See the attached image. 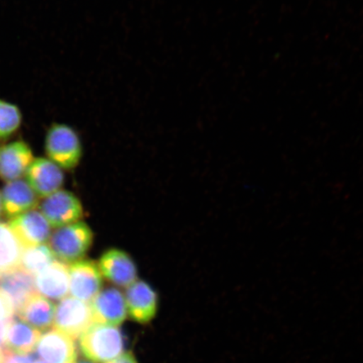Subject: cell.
<instances>
[{"label": "cell", "mask_w": 363, "mask_h": 363, "mask_svg": "<svg viewBox=\"0 0 363 363\" xmlns=\"http://www.w3.org/2000/svg\"><path fill=\"white\" fill-rule=\"evenodd\" d=\"M56 306L50 299L38 293L27 299L16 315L38 330H48L52 328L55 316Z\"/></svg>", "instance_id": "e0dca14e"}, {"label": "cell", "mask_w": 363, "mask_h": 363, "mask_svg": "<svg viewBox=\"0 0 363 363\" xmlns=\"http://www.w3.org/2000/svg\"><path fill=\"white\" fill-rule=\"evenodd\" d=\"M127 313L134 321L147 324L157 315L158 296L151 285L138 280L126 289L125 294Z\"/></svg>", "instance_id": "30bf717a"}, {"label": "cell", "mask_w": 363, "mask_h": 363, "mask_svg": "<svg viewBox=\"0 0 363 363\" xmlns=\"http://www.w3.org/2000/svg\"><path fill=\"white\" fill-rule=\"evenodd\" d=\"M23 250L10 226L0 222V274L20 267Z\"/></svg>", "instance_id": "d6986e66"}, {"label": "cell", "mask_w": 363, "mask_h": 363, "mask_svg": "<svg viewBox=\"0 0 363 363\" xmlns=\"http://www.w3.org/2000/svg\"><path fill=\"white\" fill-rule=\"evenodd\" d=\"M104 277L97 262L83 259L69 266V293L72 297L89 303L102 291Z\"/></svg>", "instance_id": "8992f818"}, {"label": "cell", "mask_w": 363, "mask_h": 363, "mask_svg": "<svg viewBox=\"0 0 363 363\" xmlns=\"http://www.w3.org/2000/svg\"><path fill=\"white\" fill-rule=\"evenodd\" d=\"M15 314L10 298L0 290V321L11 320Z\"/></svg>", "instance_id": "603a6c76"}, {"label": "cell", "mask_w": 363, "mask_h": 363, "mask_svg": "<svg viewBox=\"0 0 363 363\" xmlns=\"http://www.w3.org/2000/svg\"><path fill=\"white\" fill-rule=\"evenodd\" d=\"M76 363H95V362H91L89 360H79V361H77Z\"/></svg>", "instance_id": "83f0119b"}, {"label": "cell", "mask_w": 363, "mask_h": 363, "mask_svg": "<svg viewBox=\"0 0 363 363\" xmlns=\"http://www.w3.org/2000/svg\"><path fill=\"white\" fill-rule=\"evenodd\" d=\"M40 210L49 225L57 229L75 223L84 216L83 204L79 199L62 189L45 198Z\"/></svg>", "instance_id": "5b68a950"}, {"label": "cell", "mask_w": 363, "mask_h": 363, "mask_svg": "<svg viewBox=\"0 0 363 363\" xmlns=\"http://www.w3.org/2000/svg\"><path fill=\"white\" fill-rule=\"evenodd\" d=\"M45 149L50 160L67 170L79 164L84 153L79 133L72 126L63 123H53L49 127Z\"/></svg>", "instance_id": "3957f363"}, {"label": "cell", "mask_w": 363, "mask_h": 363, "mask_svg": "<svg viewBox=\"0 0 363 363\" xmlns=\"http://www.w3.org/2000/svg\"><path fill=\"white\" fill-rule=\"evenodd\" d=\"M3 211L6 217L16 218L38 206V195L24 180L9 182L2 192Z\"/></svg>", "instance_id": "9a60e30c"}, {"label": "cell", "mask_w": 363, "mask_h": 363, "mask_svg": "<svg viewBox=\"0 0 363 363\" xmlns=\"http://www.w3.org/2000/svg\"><path fill=\"white\" fill-rule=\"evenodd\" d=\"M26 178L40 198L56 193L65 184V174L61 167L50 159L43 157L34 159L26 172Z\"/></svg>", "instance_id": "7c38bea8"}, {"label": "cell", "mask_w": 363, "mask_h": 363, "mask_svg": "<svg viewBox=\"0 0 363 363\" xmlns=\"http://www.w3.org/2000/svg\"><path fill=\"white\" fill-rule=\"evenodd\" d=\"M9 226L24 249L45 244L52 235L48 221L34 210L13 218Z\"/></svg>", "instance_id": "ba28073f"}, {"label": "cell", "mask_w": 363, "mask_h": 363, "mask_svg": "<svg viewBox=\"0 0 363 363\" xmlns=\"http://www.w3.org/2000/svg\"><path fill=\"white\" fill-rule=\"evenodd\" d=\"M106 363H138L135 356L131 352H124L121 356Z\"/></svg>", "instance_id": "d4e9b609"}, {"label": "cell", "mask_w": 363, "mask_h": 363, "mask_svg": "<svg viewBox=\"0 0 363 363\" xmlns=\"http://www.w3.org/2000/svg\"><path fill=\"white\" fill-rule=\"evenodd\" d=\"M93 324L92 312L89 303L67 296L56 306L53 322L55 329L69 335L74 340L79 338Z\"/></svg>", "instance_id": "277c9868"}, {"label": "cell", "mask_w": 363, "mask_h": 363, "mask_svg": "<svg viewBox=\"0 0 363 363\" xmlns=\"http://www.w3.org/2000/svg\"><path fill=\"white\" fill-rule=\"evenodd\" d=\"M3 363H34L36 360L35 356L31 354H23L12 352L10 350H4Z\"/></svg>", "instance_id": "7402d4cb"}, {"label": "cell", "mask_w": 363, "mask_h": 363, "mask_svg": "<svg viewBox=\"0 0 363 363\" xmlns=\"http://www.w3.org/2000/svg\"><path fill=\"white\" fill-rule=\"evenodd\" d=\"M40 335V330L13 318L7 330L6 349L18 353H30L35 349Z\"/></svg>", "instance_id": "ac0fdd59"}, {"label": "cell", "mask_w": 363, "mask_h": 363, "mask_svg": "<svg viewBox=\"0 0 363 363\" xmlns=\"http://www.w3.org/2000/svg\"><path fill=\"white\" fill-rule=\"evenodd\" d=\"M4 360V352L2 349H0V363H3Z\"/></svg>", "instance_id": "4316f807"}, {"label": "cell", "mask_w": 363, "mask_h": 363, "mask_svg": "<svg viewBox=\"0 0 363 363\" xmlns=\"http://www.w3.org/2000/svg\"><path fill=\"white\" fill-rule=\"evenodd\" d=\"M94 242L92 229L84 221L57 228L49 240V247L54 256L66 263H72L84 259Z\"/></svg>", "instance_id": "7a4b0ae2"}, {"label": "cell", "mask_w": 363, "mask_h": 363, "mask_svg": "<svg viewBox=\"0 0 363 363\" xmlns=\"http://www.w3.org/2000/svg\"><path fill=\"white\" fill-rule=\"evenodd\" d=\"M0 290L10 298L16 314L36 292L35 277L18 267L0 274Z\"/></svg>", "instance_id": "2e32d148"}, {"label": "cell", "mask_w": 363, "mask_h": 363, "mask_svg": "<svg viewBox=\"0 0 363 363\" xmlns=\"http://www.w3.org/2000/svg\"><path fill=\"white\" fill-rule=\"evenodd\" d=\"M123 334L117 326L94 323L79 337L82 354L94 362H110L124 353Z\"/></svg>", "instance_id": "6da1fadb"}, {"label": "cell", "mask_w": 363, "mask_h": 363, "mask_svg": "<svg viewBox=\"0 0 363 363\" xmlns=\"http://www.w3.org/2000/svg\"><path fill=\"white\" fill-rule=\"evenodd\" d=\"M33 161V151L23 140L6 145L0 149V179L6 182L19 179Z\"/></svg>", "instance_id": "5bb4252c"}, {"label": "cell", "mask_w": 363, "mask_h": 363, "mask_svg": "<svg viewBox=\"0 0 363 363\" xmlns=\"http://www.w3.org/2000/svg\"><path fill=\"white\" fill-rule=\"evenodd\" d=\"M104 278L119 287L128 288L138 280V267L128 253L111 248L104 252L98 262Z\"/></svg>", "instance_id": "52a82bcc"}, {"label": "cell", "mask_w": 363, "mask_h": 363, "mask_svg": "<svg viewBox=\"0 0 363 363\" xmlns=\"http://www.w3.org/2000/svg\"><path fill=\"white\" fill-rule=\"evenodd\" d=\"M22 123L20 108L16 104L0 99V139L10 138Z\"/></svg>", "instance_id": "44dd1931"}, {"label": "cell", "mask_w": 363, "mask_h": 363, "mask_svg": "<svg viewBox=\"0 0 363 363\" xmlns=\"http://www.w3.org/2000/svg\"><path fill=\"white\" fill-rule=\"evenodd\" d=\"M89 303L92 312L94 323L118 328L126 319L127 308L125 295L115 288L102 290Z\"/></svg>", "instance_id": "9c48e42d"}, {"label": "cell", "mask_w": 363, "mask_h": 363, "mask_svg": "<svg viewBox=\"0 0 363 363\" xmlns=\"http://www.w3.org/2000/svg\"><path fill=\"white\" fill-rule=\"evenodd\" d=\"M34 363H48L47 362L40 361V360H35Z\"/></svg>", "instance_id": "f1b7e54d"}, {"label": "cell", "mask_w": 363, "mask_h": 363, "mask_svg": "<svg viewBox=\"0 0 363 363\" xmlns=\"http://www.w3.org/2000/svg\"><path fill=\"white\" fill-rule=\"evenodd\" d=\"M3 212V203H2V195L0 194V216H1Z\"/></svg>", "instance_id": "484cf974"}, {"label": "cell", "mask_w": 363, "mask_h": 363, "mask_svg": "<svg viewBox=\"0 0 363 363\" xmlns=\"http://www.w3.org/2000/svg\"><path fill=\"white\" fill-rule=\"evenodd\" d=\"M36 292L52 301H62L69 294V267L60 261L51 264L35 276Z\"/></svg>", "instance_id": "4fadbf2b"}, {"label": "cell", "mask_w": 363, "mask_h": 363, "mask_svg": "<svg viewBox=\"0 0 363 363\" xmlns=\"http://www.w3.org/2000/svg\"><path fill=\"white\" fill-rule=\"evenodd\" d=\"M36 354L48 363H76L78 361L74 340L57 329L40 335Z\"/></svg>", "instance_id": "8fae6325"}, {"label": "cell", "mask_w": 363, "mask_h": 363, "mask_svg": "<svg viewBox=\"0 0 363 363\" xmlns=\"http://www.w3.org/2000/svg\"><path fill=\"white\" fill-rule=\"evenodd\" d=\"M12 319L0 321V349L3 351L6 349L7 330Z\"/></svg>", "instance_id": "cb8c5ba5"}, {"label": "cell", "mask_w": 363, "mask_h": 363, "mask_svg": "<svg viewBox=\"0 0 363 363\" xmlns=\"http://www.w3.org/2000/svg\"><path fill=\"white\" fill-rule=\"evenodd\" d=\"M56 259L51 248L43 244L23 250L20 267L35 277Z\"/></svg>", "instance_id": "ffe728a7"}]
</instances>
